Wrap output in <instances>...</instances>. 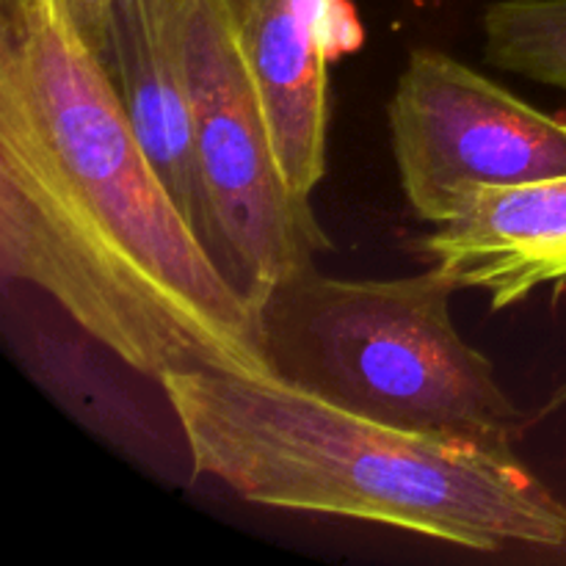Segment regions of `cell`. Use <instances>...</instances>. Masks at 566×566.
Segmentation results:
<instances>
[{"mask_svg": "<svg viewBox=\"0 0 566 566\" xmlns=\"http://www.w3.org/2000/svg\"><path fill=\"white\" fill-rule=\"evenodd\" d=\"M0 265L158 385L274 374L260 302L191 230L59 0H0Z\"/></svg>", "mask_w": 566, "mask_h": 566, "instance_id": "cell-1", "label": "cell"}, {"mask_svg": "<svg viewBox=\"0 0 566 566\" xmlns=\"http://www.w3.org/2000/svg\"><path fill=\"white\" fill-rule=\"evenodd\" d=\"M197 475L241 501L332 514L497 553L562 547L566 506L512 442L381 423L280 376L160 379Z\"/></svg>", "mask_w": 566, "mask_h": 566, "instance_id": "cell-2", "label": "cell"}, {"mask_svg": "<svg viewBox=\"0 0 566 566\" xmlns=\"http://www.w3.org/2000/svg\"><path fill=\"white\" fill-rule=\"evenodd\" d=\"M457 291L437 265L396 280H340L313 265L260 304L271 370L381 423L514 442L520 409L492 359L453 326Z\"/></svg>", "mask_w": 566, "mask_h": 566, "instance_id": "cell-3", "label": "cell"}, {"mask_svg": "<svg viewBox=\"0 0 566 566\" xmlns=\"http://www.w3.org/2000/svg\"><path fill=\"white\" fill-rule=\"evenodd\" d=\"M186 83L216 263L263 304L271 287L313 269L332 241L313 199L298 197L282 177L221 0H191Z\"/></svg>", "mask_w": 566, "mask_h": 566, "instance_id": "cell-4", "label": "cell"}, {"mask_svg": "<svg viewBox=\"0 0 566 566\" xmlns=\"http://www.w3.org/2000/svg\"><path fill=\"white\" fill-rule=\"evenodd\" d=\"M387 122L403 199L426 224L479 186L566 175V122L442 50L409 53Z\"/></svg>", "mask_w": 566, "mask_h": 566, "instance_id": "cell-5", "label": "cell"}, {"mask_svg": "<svg viewBox=\"0 0 566 566\" xmlns=\"http://www.w3.org/2000/svg\"><path fill=\"white\" fill-rule=\"evenodd\" d=\"M249 72L274 158L304 199L326 175L329 64L363 44L348 0H221Z\"/></svg>", "mask_w": 566, "mask_h": 566, "instance_id": "cell-6", "label": "cell"}, {"mask_svg": "<svg viewBox=\"0 0 566 566\" xmlns=\"http://www.w3.org/2000/svg\"><path fill=\"white\" fill-rule=\"evenodd\" d=\"M423 252L459 291H484L495 313L566 282V175L473 188Z\"/></svg>", "mask_w": 566, "mask_h": 566, "instance_id": "cell-7", "label": "cell"}, {"mask_svg": "<svg viewBox=\"0 0 566 566\" xmlns=\"http://www.w3.org/2000/svg\"><path fill=\"white\" fill-rule=\"evenodd\" d=\"M191 0H119L108 66L177 208L216 260V232L191 136L186 50Z\"/></svg>", "mask_w": 566, "mask_h": 566, "instance_id": "cell-8", "label": "cell"}, {"mask_svg": "<svg viewBox=\"0 0 566 566\" xmlns=\"http://www.w3.org/2000/svg\"><path fill=\"white\" fill-rule=\"evenodd\" d=\"M481 31L486 64L566 92V0H495Z\"/></svg>", "mask_w": 566, "mask_h": 566, "instance_id": "cell-9", "label": "cell"}, {"mask_svg": "<svg viewBox=\"0 0 566 566\" xmlns=\"http://www.w3.org/2000/svg\"><path fill=\"white\" fill-rule=\"evenodd\" d=\"M59 3L64 9V14L70 17L77 36L105 64L108 61L111 31H114L116 3L119 0H59Z\"/></svg>", "mask_w": 566, "mask_h": 566, "instance_id": "cell-10", "label": "cell"}]
</instances>
